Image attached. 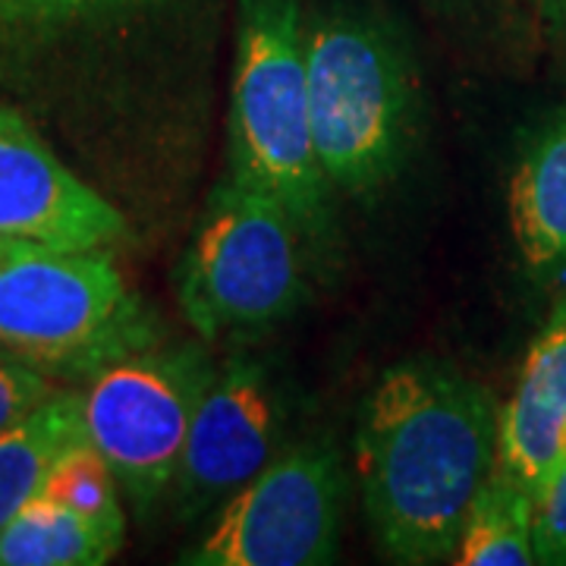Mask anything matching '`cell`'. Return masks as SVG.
Segmentation results:
<instances>
[{"mask_svg": "<svg viewBox=\"0 0 566 566\" xmlns=\"http://www.w3.org/2000/svg\"><path fill=\"white\" fill-rule=\"evenodd\" d=\"M491 390L453 365L416 359L387 368L356 431L365 513L387 557H453L469 504L497 465Z\"/></svg>", "mask_w": 566, "mask_h": 566, "instance_id": "1", "label": "cell"}, {"mask_svg": "<svg viewBox=\"0 0 566 566\" xmlns=\"http://www.w3.org/2000/svg\"><path fill=\"white\" fill-rule=\"evenodd\" d=\"M230 177L277 199L305 240H327L334 186L312 136L300 0H243L240 7Z\"/></svg>", "mask_w": 566, "mask_h": 566, "instance_id": "2", "label": "cell"}, {"mask_svg": "<svg viewBox=\"0 0 566 566\" xmlns=\"http://www.w3.org/2000/svg\"><path fill=\"white\" fill-rule=\"evenodd\" d=\"M158 340L104 249L0 237V346L41 375H98Z\"/></svg>", "mask_w": 566, "mask_h": 566, "instance_id": "3", "label": "cell"}, {"mask_svg": "<svg viewBox=\"0 0 566 566\" xmlns=\"http://www.w3.org/2000/svg\"><path fill=\"white\" fill-rule=\"evenodd\" d=\"M312 136L334 189L365 196L390 182L416 133V85L397 41L359 17L305 32Z\"/></svg>", "mask_w": 566, "mask_h": 566, "instance_id": "4", "label": "cell"}, {"mask_svg": "<svg viewBox=\"0 0 566 566\" xmlns=\"http://www.w3.org/2000/svg\"><path fill=\"white\" fill-rule=\"evenodd\" d=\"M303 243L277 199L237 177L218 182L177 274L186 322L223 340L286 318L305 293Z\"/></svg>", "mask_w": 566, "mask_h": 566, "instance_id": "5", "label": "cell"}, {"mask_svg": "<svg viewBox=\"0 0 566 566\" xmlns=\"http://www.w3.org/2000/svg\"><path fill=\"white\" fill-rule=\"evenodd\" d=\"M214 371L199 346H148L102 368L82 390L88 444L139 510L158 504L174 485L189 424Z\"/></svg>", "mask_w": 566, "mask_h": 566, "instance_id": "6", "label": "cell"}, {"mask_svg": "<svg viewBox=\"0 0 566 566\" xmlns=\"http://www.w3.org/2000/svg\"><path fill=\"white\" fill-rule=\"evenodd\" d=\"M346 475L324 441L281 450L186 547L192 566H322L340 545Z\"/></svg>", "mask_w": 566, "mask_h": 566, "instance_id": "7", "label": "cell"}, {"mask_svg": "<svg viewBox=\"0 0 566 566\" xmlns=\"http://www.w3.org/2000/svg\"><path fill=\"white\" fill-rule=\"evenodd\" d=\"M283 403L264 365L230 359L214 371L192 416L174 501L186 516H199L249 485L281 453Z\"/></svg>", "mask_w": 566, "mask_h": 566, "instance_id": "8", "label": "cell"}, {"mask_svg": "<svg viewBox=\"0 0 566 566\" xmlns=\"http://www.w3.org/2000/svg\"><path fill=\"white\" fill-rule=\"evenodd\" d=\"M123 233L120 211L0 102V237L63 249H107Z\"/></svg>", "mask_w": 566, "mask_h": 566, "instance_id": "9", "label": "cell"}, {"mask_svg": "<svg viewBox=\"0 0 566 566\" xmlns=\"http://www.w3.org/2000/svg\"><path fill=\"white\" fill-rule=\"evenodd\" d=\"M566 419V300L554 305L528 346L520 381L497 416V463L532 491L557 463Z\"/></svg>", "mask_w": 566, "mask_h": 566, "instance_id": "10", "label": "cell"}, {"mask_svg": "<svg viewBox=\"0 0 566 566\" xmlns=\"http://www.w3.org/2000/svg\"><path fill=\"white\" fill-rule=\"evenodd\" d=\"M506 214L528 274L547 283L566 277V107L523 145L510 177Z\"/></svg>", "mask_w": 566, "mask_h": 566, "instance_id": "11", "label": "cell"}, {"mask_svg": "<svg viewBox=\"0 0 566 566\" xmlns=\"http://www.w3.org/2000/svg\"><path fill=\"white\" fill-rule=\"evenodd\" d=\"M85 441L82 390H54L35 412L0 434V532L39 497L63 453Z\"/></svg>", "mask_w": 566, "mask_h": 566, "instance_id": "12", "label": "cell"}, {"mask_svg": "<svg viewBox=\"0 0 566 566\" xmlns=\"http://www.w3.org/2000/svg\"><path fill=\"white\" fill-rule=\"evenodd\" d=\"M457 566H528L535 557V491L497 463L469 504L453 547Z\"/></svg>", "mask_w": 566, "mask_h": 566, "instance_id": "13", "label": "cell"}, {"mask_svg": "<svg viewBox=\"0 0 566 566\" xmlns=\"http://www.w3.org/2000/svg\"><path fill=\"white\" fill-rule=\"evenodd\" d=\"M123 535L39 494L0 532V566H102Z\"/></svg>", "mask_w": 566, "mask_h": 566, "instance_id": "14", "label": "cell"}, {"mask_svg": "<svg viewBox=\"0 0 566 566\" xmlns=\"http://www.w3.org/2000/svg\"><path fill=\"white\" fill-rule=\"evenodd\" d=\"M117 488L120 482H117L114 469L107 465V460L95 447L85 441V444L66 450L54 463L48 482L41 488V497L66 506V510H76L102 526L126 532Z\"/></svg>", "mask_w": 566, "mask_h": 566, "instance_id": "15", "label": "cell"}, {"mask_svg": "<svg viewBox=\"0 0 566 566\" xmlns=\"http://www.w3.org/2000/svg\"><path fill=\"white\" fill-rule=\"evenodd\" d=\"M535 557L566 564V465H557L535 488Z\"/></svg>", "mask_w": 566, "mask_h": 566, "instance_id": "16", "label": "cell"}, {"mask_svg": "<svg viewBox=\"0 0 566 566\" xmlns=\"http://www.w3.org/2000/svg\"><path fill=\"white\" fill-rule=\"evenodd\" d=\"M57 387L22 359H0V434L35 412Z\"/></svg>", "mask_w": 566, "mask_h": 566, "instance_id": "17", "label": "cell"}, {"mask_svg": "<svg viewBox=\"0 0 566 566\" xmlns=\"http://www.w3.org/2000/svg\"><path fill=\"white\" fill-rule=\"evenodd\" d=\"M120 0H0V20H35V17H66Z\"/></svg>", "mask_w": 566, "mask_h": 566, "instance_id": "18", "label": "cell"}, {"mask_svg": "<svg viewBox=\"0 0 566 566\" xmlns=\"http://www.w3.org/2000/svg\"><path fill=\"white\" fill-rule=\"evenodd\" d=\"M547 7H551L554 20H557V25L564 29V35H566V0H547Z\"/></svg>", "mask_w": 566, "mask_h": 566, "instance_id": "19", "label": "cell"}, {"mask_svg": "<svg viewBox=\"0 0 566 566\" xmlns=\"http://www.w3.org/2000/svg\"><path fill=\"white\" fill-rule=\"evenodd\" d=\"M557 465H566V419L560 424V434H557V463H554V469Z\"/></svg>", "mask_w": 566, "mask_h": 566, "instance_id": "20", "label": "cell"}]
</instances>
